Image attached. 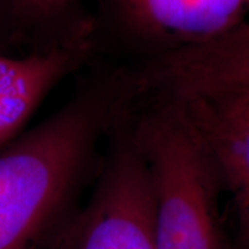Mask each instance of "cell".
<instances>
[{"label":"cell","mask_w":249,"mask_h":249,"mask_svg":"<svg viewBox=\"0 0 249 249\" xmlns=\"http://www.w3.org/2000/svg\"><path fill=\"white\" fill-rule=\"evenodd\" d=\"M127 94L124 65L97 67L0 148V249H49L89 194Z\"/></svg>","instance_id":"cell-1"},{"label":"cell","mask_w":249,"mask_h":249,"mask_svg":"<svg viewBox=\"0 0 249 249\" xmlns=\"http://www.w3.org/2000/svg\"><path fill=\"white\" fill-rule=\"evenodd\" d=\"M130 85L175 103L220 172L241 237L249 227V25L126 65Z\"/></svg>","instance_id":"cell-2"},{"label":"cell","mask_w":249,"mask_h":249,"mask_svg":"<svg viewBox=\"0 0 249 249\" xmlns=\"http://www.w3.org/2000/svg\"><path fill=\"white\" fill-rule=\"evenodd\" d=\"M122 118L148 170L157 249H227L222 175L180 108L130 86Z\"/></svg>","instance_id":"cell-3"},{"label":"cell","mask_w":249,"mask_h":249,"mask_svg":"<svg viewBox=\"0 0 249 249\" xmlns=\"http://www.w3.org/2000/svg\"><path fill=\"white\" fill-rule=\"evenodd\" d=\"M49 249H157L151 181L122 112L85 202Z\"/></svg>","instance_id":"cell-4"},{"label":"cell","mask_w":249,"mask_h":249,"mask_svg":"<svg viewBox=\"0 0 249 249\" xmlns=\"http://www.w3.org/2000/svg\"><path fill=\"white\" fill-rule=\"evenodd\" d=\"M96 31L142 60L230 32L247 22L249 0H98Z\"/></svg>","instance_id":"cell-5"},{"label":"cell","mask_w":249,"mask_h":249,"mask_svg":"<svg viewBox=\"0 0 249 249\" xmlns=\"http://www.w3.org/2000/svg\"><path fill=\"white\" fill-rule=\"evenodd\" d=\"M97 52L96 29L27 53L0 52V148L22 133L54 90L89 67Z\"/></svg>","instance_id":"cell-6"},{"label":"cell","mask_w":249,"mask_h":249,"mask_svg":"<svg viewBox=\"0 0 249 249\" xmlns=\"http://www.w3.org/2000/svg\"><path fill=\"white\" fill-rule=\"evenodd\" d=\"M17 45H29L10 0H0V52H10Z\"/></svg>","instance_id":"cell-7"},{"label":"cell","mask_w":249,"mask_h":249,"mask_svg":"<svg viewBox=\"0 0 249 249\" xmlns=\"http://www.w3.org/2000/svg\"><path fill=\"white\" fill-rule=\"evenodd\" d=\"M10 3H11V6H13V9L16 11V16L18 18V13H19V9H21V4H22V0H10ZM18 21H19V18H18ZM21 24V22H19Z\"/></svg>","instance_id":"cell-8"}]
</instances>
